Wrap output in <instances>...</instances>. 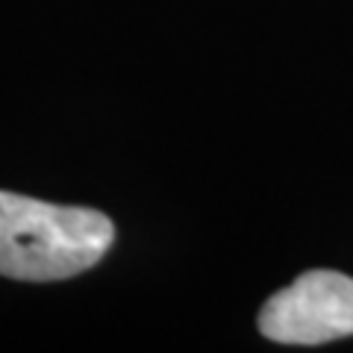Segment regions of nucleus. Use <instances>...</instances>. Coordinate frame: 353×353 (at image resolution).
Returning a JSON list of instances; mask_svg holds the SVG:
<instances>
[{
  "label": "nucleus",
  "instance_id": "obj_1",
  "mask_svg": "<svg viewBox=\"0 0 353 353\" xmlns=\"http://www.w3.org/2000/svg\"><path fill=\"white\" fill-rule=\"evenodd\" d=\"M112 239V221L97 209L0 192V277L24 283L77 277L106 256Z\"/></svg>",
  "mask_w": 353,
  "mask_h": 353
},
{
  "label": "nucleus",
  "instance_id": "obj_2",
  "mask_svg": "<svg viewBox=\"0 0 353 353\" xmlns=\"http://www.w3.org/2000/svg\"><path fill=\"white\" fill-rule=\"evenodd\" d=\"M259 333L280 345H324L353 336V280L309 271L259 309Z\"/></svg>",
  "mask_w": 353,
  "mask_h": 353
}]
</instances>
